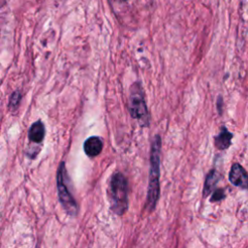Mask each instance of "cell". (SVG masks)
I'll use <instances>...</instances> for the list:
<instances>
[{
	"label": "cell",
	"instance_id": "cell-6",
	"mask_svg": "<svg viewBox=\"0 0 248 248\" xmlns=\"http://www.w3.org/2000/svg\"><path fill=\"white\" fill-rule=\"evenodd\" d=\"M103 149V140L98 136L89 137L83 143V150L88 157L98 156Z\"/></svg>",
	"mask_w": 248,
	"mask_h": 248
},
{
	"label": "cell",
	"instance_id": "cell-8",
	"mask_svg": "<svg viewBox=\"0 0 248 248\" xmlns=\"http://www.w3.org/2000/svg\"><path fill=\"white\" fill-rule=\"evenodd\" d=\"M232 138V134L231 132H229L225 126H223L221 128L220 133L214 139L215 146L221 150L228 148L231 145Z\"/></svg>",
	"mask_w": 248,
	"mask_h": 248
},
{
	"label": "cell",
	"instance_id": "cell-1",
	"mask_svg": "<svg viewBox=\"0 0 248 248\" xmlns=\"http://www.w3.org/2000/svg\"><path fill=\"white\" fill-rule=\"evenodd\" d=\"M160 155H161V138L156 135L152 140L150 152V168L148 177V189L146 197V207L152 211L157 204L160 195Z\"/></svg>",
	"mask_w": 248,
	"mask_h": 248
},
{
	"label": "cell",
	"instance_id": "cell-5",
	"mask_svg": "<svg viewBox=\"0 0 248 248\" xmlns=\"http://www.w3.org/2000/svg\"><path fill=\"white\" fill-rule=\"evenodd\" d=\"M229 179L234 186L241 188L248 187V173L238 163H234L232 166L231 171L229 173Z\"/></svg>",
	"mask_w": 248,
	"mask_h": 248
},
{
	"label": "cell",
	"instance_id": "cell-11",
	"mask_svg": "<svg viewBox=\"0 0 248 248\" xmlns=\"http://www.w3.org/2000/svg\"><path fill=\"white\" fill-rule=\"evenodd\" d=\"M225 198V194H224V190L223 189H217L216 191H214V193L212 194V197L210 199L211 202H217V201H221L222 199Z\"/></svg>",
	"mask_w": 248,
	"mask_h": 248
},
{
	"label": "cell",
	"instance_id": "cell-9",
	"mask_svg": "<svg viewBox=\"0 0 248 248\" xmlns=\"http://www.w3.org/2000/svg\"><path fill=\"white\" fill-rule=\"evenodd\" d=\"M218 175L216 173L215 170H211L210 172L207 174L206 178H205V182H204V187H203V196L206 197L207 195H209L211 193V191L213 190L214 186L216 185V183L218 182Z\"/></svg>",
	"mask_w": 248,
	"mask_h": 248
},
{
	"label": "cell",
	"instance_id": "cell-4",
	"mask_svg": "<svg viewBox=\"0 0 248 248\" xmlns=\"http://www.w3.org/2000/svg\"><path fill=\"white\" fill-rule=\"evenodd\" d=\"M67 172L65 168V163L61 162L56 174V183H57V192L60 203L66 213L70 216H76L78 214V204L75 198L68 189L67 183Z\"/></svg>",
	"mask_w": 248,
	"mask_h": 248
},
{
	"label": "cell",
	"instance_id": "cell-10",
	"mask_svg": "<svg viewBox=\"0 0 248 248\" xmlns=\"http://www.w3.org/2000/svg\"><path fill=\"white\" fill-rule=\"evenodd\" d=\"M21 100V94L19 93V91H14L13 94L10 97V101H9V108L10 109H16L18 106V104L20 103Z\"/></svg>",
	"mask_w": 248,
	"mask_h": 248
},
{
	"label": "cell",
	"instance_id": "cell-2",
	"mask_svg": "<svg viewBox=\"0 0 248 248\" xmlns=\"http://www.w3.org/2000/svg\"><path fill=\"white\" fill-rule=\"evenodd\" d=\"M109 207L113 213L121 216L128 208V181L123 173L114 172L108 190Z\"/></svg>",
	"mask_w": 248,
	"mask_h": 248
},
{
	"label": "cell",
	"instance_id": "cell-3",
	"mask_svg": "<svg viewBox=\"0 0 248 248\" xmlns=\"http://www.w3.org/2000/svg\"><path fill=\"white\" fill-rule=\"evenodd\" d=\"M129 111L131 116L136 119L141 127L149 126V113L142 88L139 82H135L131 86Z\"/></svg>",
	"mask_w": 248,
	"mask_h": 248
},
{
	"label": "cell",
	"instance_id": "cell-12",
	"mask_svg": "<svg viewBox=\"0 0 248 248\" xmlns=\"http://www.w3.org/2000/svg\"><path fill=\"white\" fill-rule=\"evenodd\" d=\"M110 1H114V2H126L127 0H110Z\"/></svg>",
	"mask_w": 248,
	"mask_h": 248
},
{
	"label": "cell",
	"instance_id": "cell-7",
	"mask_svg": "<svg viewBox=\"0 0 248 248\" xmlns=\"http://www.w3.org/2000/svg\"><path fill=\"white\" fill-rule=\"evenodd\" d=\"M45 135H46L45 125L43 124V122L41 120L34 122L31 125V127L29 128L28 139L32 142H35V143L42 142L45 138Z\"/></svg>",
	"mask_w": 248,
	"mask_h": 248
}]
</instances>
